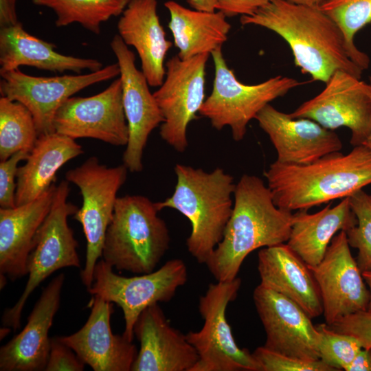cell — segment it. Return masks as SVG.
I'll return each instance as SVG.
<instances>
[{
  "label": "cell",
  "instance_id": "cell-1",
  "mask_svg": "<svg viewBox=\"0 0 371 371\" xmlns=\"http://www.w3.org/2000/svg\"><path fill=\"white\" fill-rule=\"evenodd\" d=\"M243 25L268 29L289 45L294 62L313 80L326 83L337 71L361 78L363 69L335 21L318 6L272 0L249 16Z\"/></svg>",
  "mask_w": 371,
  "mask_h": 371
},
{
  "label": "cell",
  "instance_id": "cell-2",
  "mask_svg": "<svg viewBox=\"0 0 371 371\" xmlns=\"http://www.w3.org/2000/svg\"><path fill=\"white\" fill-rule=\"evenodd\" d=\"M234 196L223 238L205 264L218 282L237 278L253 251L287 242L291 229L293 214L275 205L270 189L260 177L243 175Z\"/></svg>",
  "mask_w": 371,
  "mask_h": 371
},
{
  "label": "cell",
  "instance_id": "cell-3",
  "mask_svg": "<svg viewBox=\"0 0 371 371\" xmlns=\"http://www.w3.org/2000/svg\"><path fill=\"white\" fill-rule=\"evenodd\" d=\"M264 175L275 205L289 212L351 196L371 184V150L364 144L304 165L271 164Z\"/></svg>",
  "mask_w": 371,
  "mask_h": 371
},
{
  "label": "cell",
  "instance_id": "cell-4",
  "mask_svg": "<svg viewBox=\"0 0 371 371\" xmlns=\"http://www.w3.org/2000/svg\"><path fill=\"white\" fill-rule=\"evenodd\" d=\"M174 170L177 176L174 192L164 201L156 202V206L159 211L176 210L189 220L188 252L199 264H205L223 238L233 210L232 196L236 184L221 168L207 172L177 164Z\"/></svg>",
  "mask_w": 371,
  "mask_h": 371
},
{
  "label": "cell",
  "instance_id": "cell-5",
  "mask_svg": "<svg viewBox=\"0 0 371 371\" xmlns=\"http://www.w3.org/2000/svg\"><path fill=\"white\" fill-rule=\"evenodd\" d=\"M159 212L155 203L145 196L118 197L102 259L113 268L135 274L155 270L170 243L168 227Z\"/></svg>",
  "mask_w": 371,
  "mask_h": 371
},
{
  "label": "cell",
  "instance_id": "cell-6",
  "mask_svg": "<svg viewBox=\"0 0 371 371\" xmlns=\"http://www.w3.org/2000/svg\"><path fill=\"white\" fill-rule=\"evenodd\" d=\"M211 55L214 65L213 87L199 114L207 118L218 131L229 126L236 142L244 138L249 122L267 104L302 84L297 79L280 75L258 84H244L228 67L222 47Z\"/></svg>",
  "mask_w": 371,
  "mask_h": 371
},
{
  "label": "cell",
  "instance_id": "cell-7",
  "mask_svg": "<svg viewBox=\"0 0 371 371\" xmlns=\"http://www.w3.org/2000/svg\"><path fill=\"white\" fill-rule=\"evenodd\" d=\"M69 182L62 180L58 186L51 209L35 236L28 256V279L20 297L2 315L3 326L14 330L21 325L23 308L30 295L47 278L65 267H80L77 252L78 243L67 219L78 207L68 201Z\"/></svg>",
  "mask_w": 371,
  "mask_h": 371
},
{
  "label": "cell",
  "instance_id": "cell-8",
  "mask_svg": "<svg viewBox=\"0 0 371 371\" xmlns=\"http://www.w3.org/2000/svg\"><path fill=\"white\" fill-rule=\"evenodd\" d=\"M128 171L123 164L108 167L92 156L65 174V179L79 188L82 198V206L73 218L81 224L87 241L85 263L80 273L87 289L93 283L94 268L102 257L117 193L126 180Z\"/></svg>",
  "mask_w": 371,
  "mask_h": 371
},
{
  "label": "cell",
  "instance_id": "cell-9",
  "mask_svg": "<svg viewBox=\"0 0 371 371\" xmlns=\"http://www.w3.org/2000/svg\"><path fill=\"white\" fill-rule=\"evenodd\" d=\"M240 278L210 284L200 297L199 313L203 325L186 334L199 355L192 371H260L252 353L236 344L226 319L229 304L237 297Z\"/></svg>",
  "mask_w": 371,
  "mask_h": 371
},
{
  "label": "cell",
  "instance_id": "cell-10",
  "mask_svg": "<svg viewBox=\"0 0 371 371\" xmlns=\"http://www.w3.org/2000/svg\"><path fill=\"white\" fill-rule=\"evenodd\" d=\"M187 280V266L179 258L168 260L152 272L131 277L115 273L101 259L95 266L93 281L87 291L121 308L124 319L123 335L133 341L134 326L141 313L153 304L171 300Z\"/></svg>",
  "mask_w": 371,
  "mask_h": 371
},
{
  "label": "cell",
  "instance_id": "cell-11",
  "mask_svg": "<svg viewBox=\"0 0 371 371\" xmlns=\"http://www.w3.org/2000/svg\"><path fill=\"white\" fill-rule=\"evenodd\" d=\"M210 54L188 59L177 55L165 64L166 76L153 93L164 121L161 124V139L179 153L188 146L187 129L198 118L205 101V67Z\"/></svg>",
  "mask_w": 371,
  "mask_h": 371
},
{
  "label": "cell",
  "instance_id": "cell-12",
  "mask_svg": "<svg viewBox=\"0 0 371 371\" xmlns=\"http://www.w3.org/2000/svg\"><path fill=\"white\" fill-rule=\"evenodd\" d=\"M0 74L1 95L28 109L41 135L55 132V115L68 98L92 85L120 76V68L116 63L86 74L37 77L27 75L19 68Z\"/></svg>",
  "mask_w": 371,
  "mask_h": 371
},
{
  "label": "cell",
  "instance_id": "cell-13",
  "mask_svg": "<svg viewBox=\"0 0 371 371\" xmlns=\"http://www.w3.org/2000/svg\"><path fill=\"white\" fill-rule=\"evenodd\" d=\"M324 89L288 113L308 118L334 130L347 127L353 146L363 144L371 133V89L369 84L344 71H335Z\"/></svg>",
  "mask_w": 371,
  "mask_h": 371
},
{
  "label": "cell",
  "instance_id": "cell-14",
  "mask_svg": "<svg viewBox=\"0 0 371 371\" xmlns=\"http://www.w3.org/2000/svg\"><path fill=\"white\" fill-rule=\"evenodd\" d=\"M54 127L55 132L74 139L92 138L115 146H126L128 128L120 78L94 95L68 98L58 109Z\"/></svg>",
  "mask_w": 371,
  "mask_h": 371
},
{
  "label": "cell",
  "instance_id": "cell-15",
  "mask_svg": "<svg viewBox=\"0 0 371 371\" xmlns=\"http://www.w3.org/2000/svg\"><path fill=\"white\" fill-rule=\"evenodd\" d=\"M110 45L120 68L122 103L128 128L122 161L128 171L139 172L143 170V153L148 137L164 119L145 76L135 65L134 53L119 34L113 36Z\"/></svg>",
  "mask_w": 371,
  "mask_h": 371
},
{
  "label": "cell",
  "instance_id": "cell-16",
  "mask_svg": "<svg viewBox=\"0 0 371 371\" xmlns=\"http://www.w3.org/2000/svg\"><path fill=\"white\" fill-rule=\"evenodd\" d=\"M308 267L318 285L328 326L349 315L368 311L370 292L350 253L345 231L333 237L322 261Z\"/></svg>",
  "mask_w": 371,
  "mask_h": 371
},
{
  "label": "cell",
  "instance_id": "cell-17",
  "mask_svg": "<svg viewBox=\"0 0 371 371\" xmlns=\"http://www.w3.org/2000/svg\"><path fill=\"white\" fill-rule=\"evenodd\" d=\"M253 299L266 333L263 346L291 357L320 359V333L299 305L260 284Z\"/></svg>",
  "mask_w": 371,
  "mask_h": 371
},
{
  "label": "cell",
  "instance_id": "cell-18",
  "mask_svg": "<svg viewBox=\"0 0 371 371\" xmlns=\"http://www.w3.org/2000/svg\"><path fill=\"white\" fill-rule=\"evenodd\" d=\"M255 119L269 136L277 152L276 161L280 163L308 164L342 148L341 140L333 130L308 118L291 117L270 104Z\"/></svg>",
  "mask_w": 371,
  "mask_h": 371
},
{
  "label": "cell",
  "instance_id": "cell-19",
  "mask_svg": "<svg viewBox=\"0 0 371 371\" xmlns=\"http://www.w3.org/2000/svg\"><path fill=\"white\" fill-rule=\"evenodd\" d=\"M113 304L94 295L91 313L78 331L58 339L94 371H129L137 354L132 341L115 335L111 328Z\"/></svg>",
  "mask_w": 371,
  "mask_h": 371
},
{
  "label": "cell",
  "instance_id": "cell-20",
  "mask_svg": "<svg viewBox=\"0 0 371 371\" xmlns=\"http://www.w3.org/2000/svg\"><path fill=\"white\" fill-rule=\"evenodd\" d=\"M133 332L140 348L132 371H192L199 360L186 335L171 326L158 303L141 313Z\"/></svg>",
  "mask_w": 371,
  "mask_h": 371
},
{
  "label": "cell",
  "instance_id": "cell-21",
  "mask_svg": "<svg viewBox=\"0 0 371 371\" xmlns=\"http://www.w3.org/2000/svg\"><path fill=\"white\" fill-rule=\"evenodd\" d=\"M65 282L61 273L45 286L24 328L0 348L1 371L45 370L51 338L49 330L58 311Z\"/></svg>",
  "mask_w": 371,
  "mask_h": 371
},
{
  "label": "cell",
  "instance_id": "cell-22",
  "mask_svg": "<svg viewBox=\"0 0 371 371\" xmlns=\"http://www.w3.org/2000/svg\"><path fill=\"white\" fill-rule=\"evenodd\" d=\"M56 190L53 184L29 203L12 208L0 207V276L15 281L27 275L28 256L51 209Z\"/></svg>",
  "mask_w": 371,
  "mask_h": 371
},
{
  "label": "cell",
  "instance_id": "cell-23",
  "mask_svg": "<svg viewBox=\"0 0 371 371\" xmlns=\"http://www.w3.org/2000/svg\"><path fill=\"white\" fill-rule=\"evenodd\" d=\"M260 284L299 305L311 318L323 314L318 285L307 264L286 244L264 247L258 254Z\"/></svg>",
  "mask_w": 371,
  "mask_h": 371
},
{
  "label": "cell",
  "instance_id": "cell-24",
  "mask_svg": "<svg viewBox=\"0 0 371 371\" xmlns=\"http://www.w3.org/2000/svg\"><path fill=\"white\" fill-rule=\"evenodd\" d=\"M157 8V0H131L117 25L124 43L136 49L142 71L153 87H159L165 78L164 60L172 45L166 38Z\"/></svg>",
  "mask_w": 371,
  "mask_h": 371
},
{
  "label": "cell",
  "instance_id": "cell-25",
  "mask_svg": "<svg viewBox=\"0 0 371 371\" xmlns=\"http://www.w3.org/2000/svg\"><path fill=\"white\" fill-rule=\"evenodd\" d=\"M53 43L40 39L26 32L21 23L0 29V74L30 66L41 70L81 74L85 69L95 71L103 67L97 59L62 54Z\"/></svg>",
  "mask_w": 371,
  "mask_h": 371
},
{
  "label": "cell",
  "instance_id": "cell-26",
  "mask_svg": "<svg viewBox=\"0 0 371 371\" xmlns=\"http://www.w3.org/2000/svg\"><path fill=\"white\" fill-rule=\"evenodd\" d=\"M83 153L82 146L66 135L56 132L38 135L25 164L18 168L16 206L42 195L54 184L58 170Z\"/></svg>",
  "mask_w": 371,
  "mask_h": 371
},
{
  "label": "cell",
  "instance_id": "cell-27",
  "mask_svg": "<svg viewBox=\"0 0 371 371\" xmlns=\"http://www.w3.org/2000/svg\"><path fill=\"white\" fill-rule=\"evenodd\" d=\"M357 223L348 197L333 207L329 204L314 214L298 210L293 214L286 245L308 266L313 267L322 261L336 233L346 232Z\"/></svg>",
  "mask_w": 371,
  "mask_h": 371
},
{
  "label": "cell",
  "instance_id": "cell-28",
  "mask_svg": "<svg viewBox=\"0 0 371 371\" xmlns=\"http://www.w3.org/2000/svg\"><path fill=\"white\" fill-rule=\"evenodd\" d=\"M164 5L170 13L168 27L180 58L211 54L227 40L231 25L221 12L189 9L171 0Z\"/></svg>",
  "mask_w": 371,
  "mask_h": 371
},
{
  "label": "cell",
  "instance_id": "cell-29",
  "mask_svg": "<svg viewBox=\"0 0 371 371\" xmlns=\"http://www.w3.org/2000/svg\"><path fill=\"white\" fill-rule=\"evenodd\" d=\"M38 134L32 114L18 101L0 97V161L14 154L30 153Z\"/></svg>",
  "mask_w": 371,
  "mask_h": 371
},
{
  "label": "cell",
  "instance_id": "cell-30",
  "mask_svg": "<svg viewBox=\"0 0 371 371\" xmlns=\"http://www.w3.org/2000/svg\"><path fill=\"white\" fill-rule=\"evenodd\" d=\"M33 3L52 10L57 27L78 23L95 34L100 33L102 23L124 9L120 0H33Z\"/></svg>",
  "mask_w": 371,
  "mask_h": 371
},
{
  "label": "cell",
  "instance_id": "cell-31",
  "mask_svg": "<svg viewBox=\"0 0 371 371\" xmlns=\"http://www.w3.org/2000/svg\"><path fill=\"white\" fill-rule=\"evenodd\" d=\"M319 8L339 25L359 67L367 69L370 58L354 43L355 34L371 23V0H327Z\"/></svg>",
  "mask_w": 371,
  "mask_h": 371
},
{
  "label": "cell",
  "instance_id": "cell-32",
  "mask_svg": "<svg viewBox=\"0 0 371 371\" xmlns=\"http://www.w3.org/2000/svg\"><path fill=\"white\" fill-rule=\"evenodd\" d=\"M357 223L346 232L350 247L358 250L357 263L362 272L371 271V195L360 190L348 196Z\"/></svg>",
  "mask_w": 371,
  "mask_h": 371
},
{
  "label": "cell",
  "instance_id": "cell-33",
  "mask_svg": "<svg viewBox=\"0 0 371 371\" xmlns=\"http://www.w3.org/2000/svg\"><path fill=\"white\" fill-rule=\"evenodd\" d=\"M320 333V359L337 371H346L363 348L355 337L334 330L327 324L316 326Z\"/></svg>",
  "mask_w": 371,
  "mask_h": 371
},
{
  "label": "cell",
  "instance_id": "cell-34",
  "mask_svg": "<svg viewBox=\"0 0 371 371\" xmlns=\"http://www.w3.org/2000/svg\"><path fill=\"white\" fill-rule=\"evenodd\" d=\"M252 355L260 371H337L321 359L304 360L291 357L265 346L258 347Z\"/></svg>",
  "mask_w": 371,
  "mask_h": 371
},
{
  "label": "cell",
  "instance_id": "cell-35",
  "mask_svg": "<svg viewBox=\"0 0 371 371\" xmlns=\"http://www.w3.org/2000/svg\"><path fill=\"white\" fill-rule=\"evenodd\" d=\"M29 153L19 151L8 159L0 162V207H16V175L18 164L26 160Z\"/></svg>",
  "mask_w": 371,
  "mask_h": 371
},
{
  "label": "cell",
  "instance_id": "cell-36",
  "mask_svg": "<svg viewBox=\"0 0 371 371\" xmlns=\"http://www.w3.org/2000/svg\"><path fill=\"white\" fill-rule=\"evenodd\" d=\"M334 330L352 335L362 348H371V312L359 311L346 316L329 326Z\"/></svg>",
  "mask_w": 371,
  "mask_h": 371
},
{
  "label": "cell",
  "instance_id": "cell-37",
  "mask_svg": "<svg viewBox=\"0 0 371 371\" xmlns=\"http://www.w3.org/2000/svg\"><path fill=\"white\" fill-rule=\"evenodd\" d=\"M85 363L58 337L51 338L50 350L45 371H82Z\"/></svg>",
  "mask_w": 371,
  "mask_h": 371
},
{
  "label": "cell",
  "instance_id": "cell-38",
  "mask_svg": "<svg viewBox=\"0 0 371 371\" xmlns=\"http://www.w3.org/2000/svg\"><path fill=\"white\" fill-rule=\"evenodd\" d=\"M272 0H216V10L226 17L249 16Z\"/></svg>",
  "mask_w": 371,
  "mask_h": 371
},
{
  "label": "cell",
  "instance_id": "cell-39",
  "mask_svg": "<svg viewBox=\"0 0 371 371\" xmlns=\"http://www.w3.org/2000/svg\"><path fill=\"white\" fill-rule=\"evenodd\" d=\"M16 0H0V27H7L19 23L16 12Z\"/></svg>",
  "mask_w": 371,
  "mask_h": 371
},
{
  "label": "cell",
  "instance_id": "cell-40",
  "mask_svg": "<svg viewBox=\"0 0 371 371\" xmlns=\"http://www.w3.org/2000/svg\"><path fill=\"white\" fill-rule=\"evenodd\" d=\"M346 371H371V348H362Z\"/></svg>",
  "mask_w": 371,
  "mask_h": 371
},
{
  "label": "cell",
  "instance_id": "cell-41",
  "mask_svg": "<svg viewBox=\"0 0 371 371\" xmlns=\"http://www.w3.org/2000/svg\"><path fill=\"white\" fill-rule=\"evenodd\" d=\"M194 10L214 12L216 10V0H186Z\"/></svg>",
  "mask_w": 371,
  "mask_h": 371
},
{
  "label": "cell",
  "instance_id": "cell-42",
  "mask_svg": "<svg viewBox=\"0 0 371 371\" xmlns=\"http://www.w3.org/2000/svg\"><path fill=\"white\" fill-rule=\"evenodd\" d=\"M289 2L298 3V4H304L311 6H320L323 3H324L327 0H286Z\"/></svg>",
  "mask_w": 371,
  "mask_h": 371
},
{
  "label": "cell",
  "instance_id": "cell-43",
  "mask_svg": "<svg viewBox=\"0 0 371 371\" xmlns=\"http://www.w3.org/2000/svg\"><path fill=\"white\" fill-rule=\"evenodd\" d=\"M362 276L369 287L370 300L368 311L371 312V271L362 272Z\"/></svg>",
  "mask_w": 371,
  "mask_h": 371
},
{
  "label": "cell",
  "instance_id": "cell-44",
  "mask_svg": "<svg viewBox=\"0 0 371 371\" xmlns=\"http://www.w3.org/2000/svg\"><path fill=\"white\" fill-rule=\"evenodd\" d=\"M11 328L8 326H3V328H1L0 330V337L1 340L3 339L10 332Z\"/></svg>",
  "mask_w": 371,
  "mask_h": 371
},
{
  "label": "cell",
  "instance_id": "cell-45",
  "mask_svg": "<svg viewBox=\"0 0 371 371\" xmlns=\"http://www.w3.org/2000/svg\"><path fill=\"white\" fill-rule=\"evenodd\" d=\"M368 84H369V85L370 87V89H371V76L369 78V83ZM363 144L366 145V146H368L371 150V133H370L368 138L367 139V140L366 141V142Z\"/></svg>",
  "mask_w": 371,
  "mask_h": 371
},
{
  "label": "cell",
  "instance_id": "cell-46",
  "mask_svg": "<svg viewBox=\"0 0 371 371\" xmlns=\"http://www.w3.org/2000/svg\"><path fill=\"white\" fill-rule=\"evenodd\" d=\"M130 1L131 0H120V1L121 2L122 5H123L124 8Z\"/></svg>",
  "mask_w": 371,
  "mask_h": 371
}]
</instances>
